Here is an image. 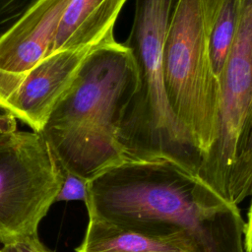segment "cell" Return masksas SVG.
<instances>
[{
    "instance_id": "9",
    "label": "cell",
    "mask_w": 252,
    "mask_h": 252,
    "mask_svg": "<svg viewBox=\"0 0 252 252\" xmlns=\"http://www.w3.org/2000/svg\"><path fill=\"white\" fill-rule=\"evenodd\" d=\"M127 0H68L50 55L91 51L115 40L113 30Z\"/></svg>"
},
{
    "instance_id": "1",
    "label": "cell",
    "mask_w": 252,
    "mask_h": 252,
    "mask_svg": "<svg viewBox=\"0 0 252 252\" xmlns=\"http://www.w3.org/2000/svg\"><path fill=\"white\" fill-rule=\"evenodd\" d=\"M89 218L172 242L185 252H245L240 211L165 159L125 160L87 183Z\"/></svg>"
},
{
    "instance_id": "12",
    "label": "cell",
    "mask_w": 252,
    "mask_h": 252,
    "mask_svg": "<svg viewBox=\"0 0 252 252\" xmlns=\"http://www.w3.org/2000/svg\"><path fill=\"white\" fill-rule=\"evenodd\" d=\"M252 195V107L239 136L227 202L238 205Z\"/></svg>"
},
{
    "instance_id": "2",
    "label": "cell",
    "mask_w": 252,
    "mask_h": 252,
    "mask_svg": "<svg viewBox=\"0 0 252 252\" xmlns=\"http://www.w3.org/2000/svg\"><path fill=\"white\" fill-rule=\"evenodd\" d=\"M137 82L125 44L113 40L86 56L39 132L63 171L89 181L126 160L119 130Z\"/></svg>"
},
{
    "instance_id": "3",
    "label": "cell",
    "mask_w": 252,
    "mask_h": 252,
    "mask_svg": "<svg viewBox=\"0 0 252 252\" xmlns=\"http://www.w3.org/2000/svg\"><path fill=\"white\" fill-rule=\"evenodd\" d=\"M177 0H135L131 32L124 43L138 82L124 111L119 143L126 160L165 159L198 177L202 153L175 119L163 81V49Z\"/></svg>"
},
{
    "instance_id": "8",
    "label": "cell",
    "mask_w": 252,
    "mask_h": 252,
    "mask_svg": "<svg viewBox=\"0 0 252 252\" xmlns=\"http://www.w3.org/2000/svg\"><path fill=\"white\" fill-rule=\"evenodd\" d=\"M68 0H38L0 39V70L24 73L50 55Z\"/></svg>"
},
{
    "instance_id": "11",
    "label": "cell",
    "mask_w": 252,
    "mask_h": 252,
    "mask_svg": "<svg viewBox=\"0 0 252 252\" xmlns=\"http://www.w3.org/2000/svg\"><path fill=\"white\" fill-rule=\"evenodd\" d=\"M242 3L243 0H220L213 22L209 51L212 70L218 80L221 76L237 34Z\"/></svg>"
},
{
    "instance_id": "6",
    "label": "cell",
    "mask_w": 252,
    "mask_h": 252,
    "mask_svg": "<svg viewBox=\"0 0 252 252\" xmlns=\"http://www.w3.org/2000/svg\"><path fill=\"white\" fill-rule=\"evenodd\" d=\"M219 82L216 135L198 178L227 201L237 142L252 107V0H243L237 34Z\"/></svg>"
},
{
    "instance_id": "5",
    "label": "cell",
    "mask_w": 252,
    "mask_h": 252,
    "mask_svg": "<svg viewBox=\"0 0 252 252\" xmlns=\"http://www.w3.org/2000/svg\"><path fill=\"white\" fill-rule=\"evenodd\" d=\"M63 170L39 133L16 131L0 139V242L37 233L55 203Z\"/></svg>"
},
{
    "instance_id": "7",
    "label": "cell",
    "mask_w": 252,
    "mask_h": 252,
    "mask_svg": "<svg viewBox=\"0 0 252 252\" xmlns=\"http://www.w3.org/2000/svg\"><path fill=\"white\" fill-rule=\"evenodd\" d=\"M91 51L56 52L20 74L0 70V106L39 133Z\"/></svg>"
},
{
    "instance_id": "17",
    "label": "cell",
    "mask_w": 252,
    "mask_h": 252,
    "mask_svg": "<svg viewBox=\"0 0 252 252\" xmlns=\"http://www.w3.org/2000/svg\"><path fill=\"white\" fill-rule=\"evenodd\" d=\"M244 251L252 252V202L247 215V221L244 225V235H243Z\"/></svg>"
},
{
    "instance_id": "4",
    "label": "cell",
    "mask_w": 252,
    "mask_h": 252,
    "mask_svg": "<svg viewBox=\"0 0 252 252\" xmlns=\"http://www.w3.org/2000/svg\"><path fill=\"white\" fill-rule=\"evenodd\" d=\"M220 0H177L163 49V81L169 107L202 153L216 135L220 83L214 75L209 40Z\"/></svg>"
},
{
    "instance_id": "16",
    "label": "cell",
    "mask_w": 252,
    "mask_h": 252,
    "mask_svg": "<svg viewBox=\"0 0 252 252\" xmlns=\"http://www.w3.org/2000/svg\"><path fill=\"white\" fill-rule=\"evenodd\" d=\"M17 131V119L0 106V139Z\"/></svg>"
},
{
    "instance_id": "10",
    "label": "cell",
    "mask_w": 252,
    "mask_h": 252,
    "mask_svg": "<svg viewBox=\"0 0 252 252\" xmlns=\"http://www.w3.org/2000/svg\"><path fill=\"white\" fill-rule=\"evenodd\" d=\"M76 252H185L172 242L153 238L110 222L89 218Z\"/></svg>"
},
{
    "instance_id": "13",
    "label": "cell",
    "mask_w": 252,
    "mask_h": 252,
    "mask_svg": "<svg viewBox=\"0 0 252 252\" xmlns=\"http://www.w3.org/2000/svg\"><path fill=\"white\" fill-rule=\"evenodd\" d=\"M38 0H0V39Z\"/></svg>"
},
{
    "instance_id": "14",
    "label": "cell",
    "mask_w": 252,
    "mask_h": 252,
    "mask_svg": "<svg viewBox=\"0 0 252 252\" xmlns=\"http://www.w3.org/2000/svg\"><path fill=\"white\" fill-rule=\"evenodd\" d=\"M64 177L60 191L58 192L55 203L60 201H83L85 203L87 198V183L88 181L74 175L72 173L63 171Z\"/></svg>"
},
{
    "instance_id": "15",
    "label": "cell",
    "mask_w": 252,
    "mask_h": 252,
    "mask_svg": "<svg viewBox=\"0 0 252 252\" xmlns=\"http://www.w3.org/2000/svg\"><path fill=\"white\" fill-rule=\"evenodd\" d=\"M0 252H51L39 240L38 233L11 239L0 248Z\"/></svg>"
},
{
    "instance_id": "18",
    "label": "cell",
    "mask_w": 252,
    "mask_h": 252,
    "mask_svg": "<svg viewBox=\"0 0 252 252\" xmlns=\"http://www.w3.org/2000/svg\"><path fill=\"white\" fill-rule=\"evenodd\" d=\"M245 252H246V251H245Z\"/></svg>"
}]
</instances>
